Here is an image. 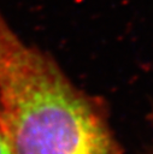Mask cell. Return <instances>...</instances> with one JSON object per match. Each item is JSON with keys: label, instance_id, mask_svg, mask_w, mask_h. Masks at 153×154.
<instances>
[{"label": "cell", "instance_id": "obj_1", "mask_svg": "<svg viewBox=\"0 0 153 154\" xmlns=\"http://www.w3.org/2000/svg\"><path fill=\"white\" fill-rule=\"evenodd\" d=\"M0 113L12 154H118L93 105L1 11Z\"/></svg>", "mask_w": 153, "mask_h": 154}, {"label": "cell", "instance_id": "obj_2", "mask_svg": "<svg viewBox=\"0 0 153 154\" xmlns=\"http://www.w3.org/2000/svg\"><path fill=\"white\" fill-rule=\"evenodd\" d=\"M0 154H12L8 140L2 129H0Z\"/></svg>", "mask_w": 153, "mask_h": 154}, {"label": "cell", "instance_id": "obj_3", "mask_svg": "<svg viewBox=\"0 0 153 154\" xmlns=\"http://www.w3.org/2000/svg\"><path fill=\"white\" fill-rule=\"evenodd\" d=\"M0 129H2L4 132H5V128H4V122H2V118H1V113H0Z\"/></svg>", "mask_w": 153, "mask_h": 154}]
</instances>
